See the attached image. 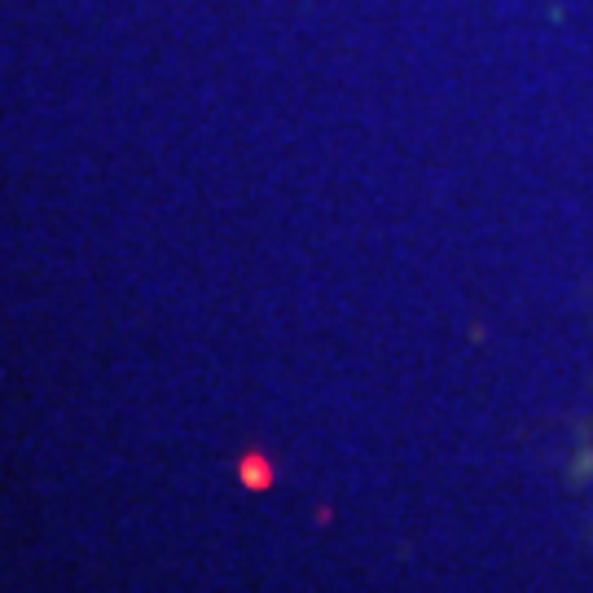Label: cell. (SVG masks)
I'll list each match as a JSON object with an SVG mask.
<instances>
[{
  "instance_id": "1",
  "label": "cell",
  "mask_w": 593,
  "mask_h": 593,
  "mask_svg": "<svg viewBox=\"0 0 593 593\" xmlns=\"http://www.w3.org/2000/svg\"><path fill=\"white\" fill-rule=\"evenodd\" d=\"M242 480H246L251 488H268V484H273V471H264V462H260V458H251V462L242 466Z\"/></svg>"
}]
</instances>
